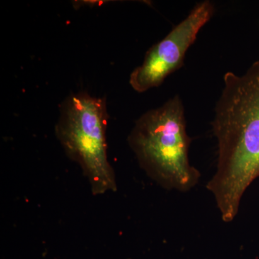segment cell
<instances>
[{
  "label": "cell",
  "mask_w": 259,
  "mask_h": 259,
  "mask_svg": "<svg viewBox=\"0 0 259 259\" xmlns=\"http://www.w3.org/2000/svg\"><path fill=\"white\" fill-rule=\"evenodd\" d=\"M214 12L210 1L199 3L161 41L150 48L143 64L130 76V84L135 91L143 93L158 88L167 76L182 67L186 54Z\"/></svg>",
  "instance_id": "obj_4"
},
{
  "label": "cell",
  "mask_w": 259,
  "mask_h": 259,
  "mask_svg": "<svg viewBox=\"0 0 259 259\" xmlns=\"http://www.w3.org/2000/svg\"><path fill=\"white\" fill-rule=\"evenodd\" d=\"M213 134L217 169L207 184L225 223L236 218L242 197L259 177V60L242 75L227 72Z\"/></svg>",
  "instance_id": "obj_1"
},
{
  "label": "cell",
  "mask_w": 259,
  "mask_h": 259,
  "mask_svg": "<svg viewBox=\"0 0 259 259\" xmlns=\"http://www.w3.org/2000/svg\"><path fill=\"white\" fill-rule=\"evenodd\" d=\"M59 108L56 137L66 154L81 166L93 194L117 190L115 174L107 157L109 115L105 98L79 92L69 95Z\"/></svg>",
  "instance_id": "obj_3"
},
{
  "label": "cell",
  "mask_w": 259,
  "mask_h": 259,
  "mask_svg": "<svg viewBox=\"0 0 259 259\" xmlns=\"http://www.w3.org/2000/svg\"><path fill=\"white\" fill-rule=\"evenodd\" d=\"M128 143L141 166L164 188L187 192L199 182L200 174L189 158L191 139L179 95L141 115Z\"/></svg>",
  "instance_id": "obj_2"
}]
</instances>
